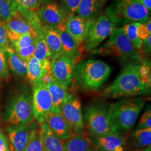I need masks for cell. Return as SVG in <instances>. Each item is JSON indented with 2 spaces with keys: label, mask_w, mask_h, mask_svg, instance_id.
Segmentation results:
<instances>
[{
  "label": "cell",
  "mask_w": 151,
  "mask_h": 151,
  "mask_svg": "<svg viewBox=\"0 0 151 151\" xmlns=\"http://www.w3.org/2000/svg\"><path fill=\"white\" fill-rule=\"evenodd\" d=\"M8 142L5 137L0 132V151H9Z\"/></svg>",
  "instance_id": "obj_40"
},
{
  "label": "cell",
  "mask_w": 151,
  "mask_h": 151,
  "mask_svg": "<svg viewBox=\"0 0 151 151\" xmlns=\"http://www.w3.org/2000/svg\"><path fill=\"white\" fill-rule=\"evenodd\" d=\"M43 123L47 125L55 135L63 141L68 139L73 134L70 125L60 111H51L45 116Z\"/></svg>",
  "instance_id": "obj_14"
},
{
  "label": "cell",
  "mask_w": 151,
  "mask_h": 151,
  "mask_svg": "<svg viewBox=\"0 0 151 151\" xmlns=\"http://www.w3.org/2000/svg\"><path fill=\"white\" fill-rule=\"evenodd\" d=\"M139 77L145 85L151 88V63L148 60H143L140 64Z\"/></svg>",
  "instance_id": "obj_31"
},
{
  "label": "cell",
  "mask_w": 151,
  "mask_h": 151,
  "mask_svg": "<svg viewBox=\"0 0 151 151\" xmlns=\"http://www.w3.org/2000/svg\"><path fill=\"white\" fill-rule=\"evenodd\" d=\"M69 14L55 1L43 0L38 11V16L43 27L55 29Z\"/></svg>",
  "instance_id": "obj_12"
},
{
  "label": "cell",
  "mask_w": 151,
  "mask_h": 151,
  "mask_svg": "<svg viewBox=\"0 0 151 151\" xmlns=\"http://www.w3.org/2000/svg\"><path fill=\"white\" fill-rule=\"evenodd\" d=\"M147 128H151V110L150 108L146 110L142 114L135 130Z\"/></svg>",
  "instance_id": "obj_35"
},
{
  "label": "cell",
  "mask_w": 151,
  "mask_h": 151,
  "mask_svg": "<svg viewBox=\"0 0 151 151\" xmlns=\"http://www.w3.org/2000/svg\"><path fill=\"white\" fill-rule=\"evenodd\" d=\"M92 53L111 56L122 60H140L139 52L127 38L122 27H115L108 41L100 48L92 50Z\"/></svg>",
  "instance_id": "obj_5"
},
{
  "label": "cell",
  "mask_w": 151,
  "mask_h": 151,
  "mask_svg": "<svg viewBox=\"0 0 151 151\" xmlns=\"http://www.w3.org/2000/svg\"><path fill=\"white\" fill-rule=\"evenodd\" d=\"M50 62H42L34 56L27 63V77L32 83L41 80L50 71Z\"/></svg>",
  "instance_id": "obj_19"
},
{
  "label": "cell",
  "mask_w": 151,
  "mask_h": 151,
  "mask_svg": "<svg viewBox=\"0 0 151 151\" xmlns=\"http://www.w3.org/2000/svg\"><path fill=\"white\" fill-rule=\"evenodd\" d=\"M76 65L73 59L65 54H61L51 62V75L55 81L68 88L73 81Z\"/></svg>",
  "instance_id": "obj_11"
},
{
  "label": "cell",
  "mask_w": 151,
  "mask_h": 151,
  "mask_svg": "<svg viewBox=\"0 0 151 151\" xmlns=\"http://www.w3.org/2000/svg\"><path fill=\"white\" fill-rule=\"evenodd\" d=\"M91 20H86L76 14H69L63 22L66 31L73 38L84 43Z\"/></svg>",
  "instance_id": "obj_17"
},
{
  "label": "cell",
  "mask_w": 151,
  "mask_h": 151,
  "mask_svg": "<svg viewBox=\"0 0 151 151\" xmlns=\"http://www.w3.org/2000/svg\"><path fill=\"white\" fill-rule=\"evenodd\" d=\"M9 151H11V150H9Z\"/></svg>",
  "instance_id": "obj_47"
},
{
  "label": "cell",
  "mask_w": 151,
  "mask_h": 151,
  "mask_svg": "<svg viewBox=\"0 0 151 151\" xmlns=\"http://www.w3.org/2000/svg\"><path fill=\"white\" fill-rule=\"evenodd\" d=\"M32 109L34 117L43 123L45 116L53 111L51 95L45 82L41 80L32 83Z\"/></svg>",
  "instance_id": "obj_10"
},
{
  "label": "cell",
  "mask_w": 151,
  "mask_h": 151,
  "mask_svg": "<svg viewBox=\"0 0 151 151\" xmlns=\"http://www.w3.org/2000/svg\"><path fill=\"white\" fill-rule=\"evenodd\" d=\"M81 0H62V7L68 14H75Z\"/></svg>",
  "instance_id": "obj_36"
},
{
  "label": "cell",
  "mask_w": 151,
  "mask_h": 151,
  "mask_svg": "<svg viewBox=\"0 0 151 151\" xmlns=\"http://www.w3.org/2000/svg\"><path fill=\"white\" fill-rule=\"evenodd\" d=\"M12 17L10 4L6 0H0V22L5 23L11 20Z\"/></svg>",
  "instance_id": "obj_34"
},
{
  "label": "cell",
  "mask_w": 151,
  "mask_h": 151,
  "mask_svg": "<svg viewBox=\"0 0 151 151\" xmlns=\"http://www.w3.org/2000/svg\"><path fill=\"white\" fill-rule=\"evenodd\" d=\"M35 49V43L26 48L14 49L15 52L18 55V57L26 63H27L29 60L34 56Z\"/></svg>",
  "instance_id": "obj_33"
},
{
  "label": "cell",
  "mask_w": 151,
  "mask_h": 151,
  "mask_svg": "<svg viewBox=\"0 0 151 151\" xmlns=\"http://www.w3.org/2000/svg\"><path fill=\"white\" fill-rule=\"evenodd\" d=\"M92 148L91 139L86 133H77L64 142V151H90Z\"/></svg>",
  "instance_id": "obj_22"
},
{
  "label": "cell",
  "mask_w": 151,
  "mask_h": 151,
  "mask_svg": "<svg viewBox=\"0 0 151 151\" xmlns=\"http://www.w3.org/2000/svg\"><path fill=\"white\" fill-rule=\"evenodd\" d=\"M128 140V151H139L151 146V128L135 130Z\"/></svg>",
  "instance_id": "obj_20"
},
{
  "label": "cell",
  "mask_w": 151,
  "mask_h": 151,
  "mask_svg": "<svg viewBox=\"0 0 151 151\" xmlns=\"http://www.w3.org/2000/svg\"><path fill=\"white\" fill-rule=\"evenodd\" d=\"M112 69L103 60H81L76 65L73 81L75 86L85 91L99 90L109 78Z\"/></svg>",
  "instance_id": "obj_3"
},
{
  "label": "cell",
  "mask_w": 151,
  "mask_h": 151,
  "mask_svg": "<svg viewBox=\"0 0 151 151\" xmlns=\"http://www.w3.org/2000/svg\"><path fill=\"white\" fill-rule=\"evenodd\" d=\"M100 1H102V2H105L106 0H100Z\"/></svg>",
  "instance_id": "obj_46"
},
{
  "label": "cell",
  "mask_w": 151,
  "mask_h": 151,
  "mask_svg": "<svg viewBox=\"0 0 151 151\" xmlns=\"http://www.w3.org/2000/svg\"><path fill=\"white\" fill-rule=\"evenodd\" d=\"M7 120L15 127L30 124L34 117L32 97L28 92L17 95L12 101L7 111Z\"/></svg>",
  "instance_id": "obj_7"
},
{
  "label": "cell",
  "mask_w": 151,
  "mask_h": 151,
  "mask_svg": "<svg viewBox=\"0 0 151 151\" xmlns=\"http://www.w3.org/2000/svg\"><path fill=\"white\" fill-rule=\"evenodd\" d=\"M137 34L138 38L141 39L142 41L148 38L151 34H150L148 30L147 29L144 24L139 23L137 29Z\"/></svg>",
  "instance_id": "obj_39"
},
{
  "label": "cell",
  "mask_w": 151,
  "mask_h": 151,
  "mask_svg": "<svg viewBox=\"0 0 151 151\" xmlns=\"http://www.w3.org/2000/svg\"><path fill=\"white\" fill-rule=\"evenodd\" d=\"M93 136L97 148L100 151H125V138L118 133Z\"/></svg>",
  "instance_id": "obj_16"
},
{
  "label": "cell",
  "mask_w": 151,
  "mask_h": 151,
  "mask_svg": "<svg viewBox=\"0 0 151 151\" xmlns=\"http://www.w3.org/2000/svg\"><path fill=\"white\" fill-rule=\"evenodd\" d=\"M34 57L42 62H52L51 54L43 32L39 33L35 39Z\"/></svg>",
  "instance_id": "obj_29"
},
{
  "label": "cell",
  "mask_w": 151,
  "mask_h": 151,
  "mask_svg": "<svg viewBox=\"0 0 151 151\" xmlns=\"http://www.w3.org/2000/svg\"><path fill=\"white\" fill-rule=\"evenodd\" d=\"M43 1V0H12L10 4L12 14L38 12Z\"/></svg>",
  "instance_id": "obj_28"
},
{
  "label": "cell",
  "mask_w": 151,
  "mask_h": 151,
  "mask_svg": "<svg viewBox=\"0 0 151 151\" xmlns=\"http://www.w3.org/2000/svg\"><path fill=\"white\" fill-rule=\"evenodd\" d=\"M24 151H44L40 123H32L29 139Z\"/></svg>",
  "instance_id": "obj_27"
},
{
  "label": "cell",
  "mask_w": 151,
  "mask_h": 151,
  "mask_svg": "<svg viewBox=\"0 0 151 151\" xmlns=\"http://www.w3.org/2000/svg\"><path fill=\"white\" fill-rule=\"evenodd\" d=\"M9 76V70L6 60L5 51L0 49V80L8 77Z\"/></svg>",
  "instance_id": "obj_37"
},
{
  "label": "cell",
  "mask_w": 151,
  "mask_h": 151,
  "mask_svg": "<svg viewBox=\"0 0 151 151\" xmlns=\"http://www.w3.org/2000/svg\"><path fill=\"white\" fill-rule=\"evenodd\" d=\"M140 64L131 63L125 65L119 75L106 87L101 96L108 99H120L134 97L146 94L150 90L140 80Z\"/></svg>",
  "instance_id": "obj_1"
},
{
  "label": "cell",
  "mask_w": 151,
  "mask_h": 151,
  "mask_svg": "<svg viewBox=\"0 0 151 151\" xmlns=\"http://www.w3.org/2000/svg\"><path fill=\"white\" fill-rule=\"evenodd\" d=\"M5 54L9 68L17 75L24 76L27 75V63L18 57L14 49L9 46L5 51Z\"/></svg>",
  "instance_id": "obj_26"
},
{
  "label": "cell",
  "mask_w": 151,
  "mask_h": 151,
  "mask_svg": "<svg viewBox=\"0 0 151 151\" xmlns=\"http://www.w3.org/2000/svg\"><path fill=\"white\" fill-rule=\"evenodd\" d=\"M60 34L63 53L75 60L76 65L81 61L82 55L85 50L84 43L78 41L67 32L63 22L55 28Z\"/></svg>",
  "instance_id": "obj_13"
},
{
  "label": "cell",
  "mask_w": 151,
  "mask_h": 151,
  "mask_svg": "<svg viewBox=\"0 0 151 151\" xmlns=\"http://www.w3.org/2000/svg\"><path fill=\"white\" fill-rule=\"evenodd\" d=\"M104 3L100 0H81L76 14L86 20L93 19L96 17Z\"/></svg>",
  "instance_id": "obj_24"
},
{
  "label": "cell",
  "mask_w": 151,
  "mask_h": 151,
  "mask_svg": "<svg viewBox=\"0 0 151 151\" xmlns=\"http://www.w3.org/2000/svg\"><path fill=\"white\" fill-rule=\"evenodd\" d=\"M139 151H151V146H148V147H146L145 148H144V149H143V150Z\"/></svg>",
  "instance_id": "obj_43"
},
{
  "label": "cell",
  "mask_w": 151,
  "mask_h": 151,
  "mask_svg": "<svg viewBox=\"0 0 151 151\" xmlns=\"http://www.w3.org/2000/svg\"><path fill=\"white\" fill-rule=\"evenodd\" d=\"M105 15L116 27L132 22L145 24L150 19L148 10L140 0H114Z\"/></svg>",
  "instance_id": "obj_4"
},
{
  "label": "cell",
  "mask_w": 151,
  "mask_h": 151,
  "mask_svg": "<svg viewBox=\"0 0 151 151\" xmlns=\"http://www.w3.org/2000/svg\"><path fill=\"white\" fill-rule=\"evenodd\" d=\"M59 111L70 125L73 134L85 133V123L79 97L69 93L59 108Z\"/></svg>",
  "instance_id": "obj_9"
},
{
  "label": "cell",
  "mask_w": 151,
  "mask_h": 151,
  "mask_svg": "<svg viewBox=\"0 0 151 151\" xmlns=\"http://www.w3.org/2000/svg\"><path fill=\"white\" fill-rule=\"evenodd\" d=\"M44 151H64V141L54 134L45 123H40Z\"/></svg>",
  "instance_id": "obj_25"
},
{
  "label": "cell",
  "mask_w": 151,
  "mask_h": 151,
  "mask_svg": "<svg viewBox=\"0 0 151 151\" xmlns=\"http://www.w3.org/2000/svg\"><path fill=\"white\" fill-rule=\"evenodd\" d=\"M9 4H11V2H12V0H6Z\"/></svg>",
  "instance_id": "obj_45"
},
{
  "label": "cell",
  "mask_w": 151,
  "mask_h": 151,
  "mask_svg": "<svg viewBox=\"0 0 151 151\" xmlns=\"http://www.w3.org/2000/svg\"><path fill=\"white\" fill-rule=\"evenodd\" d=\"M145 24V27H146V28H147V29L148 30V32L150 34H151V19L150 18L147 22L144 24Z\"/></svg>",
  "instance_id": "obj_42"
},
{
  "label": "cell",
  "mask_w": 151,
  "mask_h": 151,
  "mask_svg": "<svg viewBox=\"0 0 151 151\" xmlns=\"http://www.w3.org/2000/svg\"><path fill=\"white\" fill-rule=\"evenodd\" d=\"M141 2L146 6V8L148 10V11H151V0H140Z\"/></svg>",
  "instance_id": "obj_41"
},
{
  "label": "cell",
  "mask_w": 151,
  "mask_h": 151,
  "mask_svg": "<svg viewBox=\"0 0 151 151\" xmlns=\"http://www.w3.org/2000/svg\"><path fill=\"white\" fill-rule=\"evenodd\" d=\"M90 151H100L98 149H97V148H92L91 150H90Z\"/></svg>",
  "instance_id": "obj_44"
},
{
  "label": "cell",
  "mask_w": 151,
  "mask_h": 151,
  "mask_svg": "<svg viewBox=\"0 0 151 151\" xmlns=\"http://www.w3.org/2000/svg\"><path fill=\"white\" fill-rule=\"evenodd\" d=\"M84 123L92 135H104L115 133L111 128L108 116V107L101 102L92 103L84 109Z\"/></svg>",
  "instance_id": "obj_6"
},
{
  "label": "cell",
  "mask_w": 151,
  "mask_h": 151,
  "mask_svg": "<svg viewBox=\"0 0 151 151\" xmlns=\"http://www.w3.org/2000/svg\"><path fill=\"white\" fill-rule=\"evenodd\" d=\"M5 24L7 30L9 31L20 35H30L35 38L37 37L30 21L21 14L13 13L11 20Z\"/></svg>",
  "instance_id": "obj_18"
},
{
  "label": "cell",
  "mask_w": 151,
  "mask_h": 151,
  "mask_svg": "<svg viewBox=\"0 0 151 151\" xmlns=\"http://www.w3.org/2000/svg\"><path fill=\"white\" fill-rule=\"evenodd\" d=\"M117 27L105 15L92 19L84 40L86 51H92L109 37Z\"/></svg>",
  "instance_id": "obj_8"
},
{
  "label": "cell",
  "mask_w": 151,
  "mask_h": 151,
  "mask_svg": "<svg viewBox=\"0 0 151 151\" xmlns=\"http://www.w3.org/2000/svg\"><path fill=\"white\" fill-rule=\"evenodd\" d=\"M36 38L30 35H20L16 39L11 42L13 49L26 48L35 43Z\"/></svg>",
  "instance_id": "obj_32"
},
{
  "label": "cell",
  "mask_w": 151,
  "mask_h": 151,
  "mask_svg": "<svg viewBox=\"0 0 151 151\" xmlns=\"http://www.w3.org/2000/svg\"><path fill=\"white\" fill-rule=\"evenodd\" d=\"M32 123L7 129L11 151H25L30 135Z\"/></svg>",
  "instance_id": "obj_15"
},
{
  "label": "cell",
  "mask_w": 151,
  "mask_h": 151,
  "mask_svg": "<svg viewBox=\"0 0 151 151\" xmlns=\"http://www.w3.org/2000/svg\"><path fill=\"white\" fill-rule=\"evenodd\" d=\"M43 33L48 46L52 61L55 58L63 54L60 34L55 29L43 26Z\"/></svg>",
  "instance_id": "obj_21"
},
{
  "label": "cell",
  "mask_w": 151,
  "mask_h": 151,
  "mask_svg": "<svg viewBox=\"0 0 151 151\" xmlns=\"http://www.w3.org/2000/svg\"><path fill=\"white\" fill-rule=\"evenodd\" d=\"M49 91L51 95L53 103V111H59V108L62 103L68 95L67 87L60 84L52 78L46 83Z\"/></svg>",
  "instance_id": "obj_23"
},
{
  "label": "cell",
  "mask_w": 151,
  "mask_h": 151,
  "mask_svg": "<svg viewBox=\"0 0 151 151\" xmlns=\"http://www.w3.org/2000/svg\"><path fill=\"white\" fill-rule=\"evenodd\" d=\"M139 22H132L123 25L122 27L124 34L130 42L135 49L139 52L141 51L143 45V41L138 38L137 34V29Z\"/></svg>",
  "instance_id": "obj_30"
},
{
  "label": "cell",
  "mask_w": 151,
  "mask_h": 151,
  "mask_svg": "<svg viewBox=\"0 0 151 151\" xmlns=\"http://www.w3.org/2000/svg\"><path fill=\"white\" fill-rule=\"evenodd\" d=\"M9 41L7 36L5 24L0 22V49L5 51L9 47Z\"/></svg>",
  "instance_id": "obj_38"
},
{
  "label": "cell",
  "mask_w": 151,
  "mask_h": 151,
  "mask_svg": "<svg viewBox=\"0 0 151 151\" xmlns=\"http://www.w3.org/2000/svg\"><path fill=\"white\" fill-rule=\"evenodd\" d=\"M145 104L140 97L124 98L110 104L108 116L114 132L122 134L132 129Z\"/></svg>",
  "instance_id": "obj_2"
}]
</instances>
